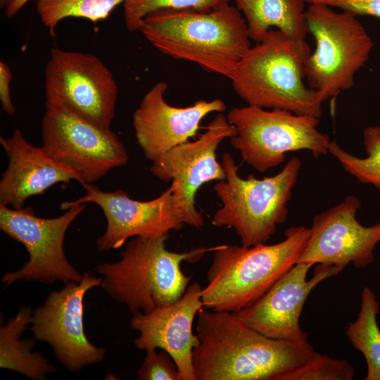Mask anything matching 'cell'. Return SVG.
<instances>
[{
  "label": "cell",
  "instance_id": "4dcf8cb0",
  "mask_svg": "<svg viewBox=\"0 0 380 380\" xmlns=\"http://www.w3.org/2000/svg\"><path fill=\"white\" fill-rule=\"evenodd\" d=\"M10 0H0L1 8L6 7Z\"/></svg>",
  "mask_w": 380,
  "mask_h": 380
},
{
  "label": "cell",
  "instance_id": "9a60e30c",
  "mask_svg": "<svg viewBox=\"0 0 380 380\" xmlns=\"http://www.w3.org/2000/svg\"><path fill=\"white\" fill-rule=\"evenodd\" d=\"M311 263L298 262L249 306L234 312L248 326L275 339L307 341L308 334L299 323L311 291L322 281L338 275L343 267L317 264L307 279Z\"/></svg>",
  "mask_w": 380,
  "mask_h": 380
},
{
  "label": "cell",
  "instance_id": "52a82bcc",
  "mask_svg": "<svg viewBox=\"0 0 380 380\" xmlns=\"http://www.w3.org/2000/svg\"><path fill=\"white\" fill-rule=\"evenodd\" d=\"M308 33L315 49L305 65L310 88L329 99L351 89L355 75L365 64L373 42L357 16L321 4H309L305 11Z\"/></svg>",
  "mask_w": 380,
  "mask_h": 380
},
{
  "label": "cell",
  "instance_id": "2e32d148",
  "mask_svg": "<svg viewBox=\"0 0 380 380\" xmlns=\"http://www.w3.org/2000/svg\"><path fill=\"white\" fill-rule=\"evenodd\" d=\"M360 201L348 196L338 205L317 214L309 228V239L298 262L355 268L370 265L380 242V222L369 227L356 218Z\"/></svg>",
  "mask_w": 380,
  "mask_h": 380
},
{
  "label": "cell",
  "instance_id": "e0dca14e",
  "mask_svg": "<svg viewBox=\"0 0 380 380\" xmlns=\"http://www.w3.org/2000/svg\"><path fill=\"white\" fill-rule=\"evenodd\" d=\"M203 287L198 282L190 284L176 302L158 308L148 313L133 314L131 327L139 332L134 344L140 350L160 348L175 362L179 380H196L193 352L199 340L194 333L196 315L203 308Z\"/></svg>",
  "mask_w": 380,
  "mask_h": 380
},
{
  "label": "cell",
  "instance_id": "83f0119b",
  "mask_svg": "<svg viewBox=\"0 0 380 380\" xmlns=\"http://www.w3.org/2000/svg\"><path fill=\"white\" fill-rule=\"evenodd\" d=\"M307 4H321L359 15L380 18V0H305Z\"/></svg>",
  "mask_w": 380,
  "mask_h": 380
},
{
  "label": "cell",
  "instance_id": "6da1fadb",
  "mask_svg": "<svg viewBox=\"0 0 380 380\" xmlns=\"http://www.w3.org/2000/svg\"><path fill=\"white\" fill-rule=\"evenodd\" d=\"M196 331V380H282L317 353L308 341L268 337L230 312L203 308Z\"/></svg>",
  "mask_w": 380,
  "mask_h": 380
},
{
  "label": "cell",
  "instance_id": "3957f363",
  "mask_svg": "<svg viewBox=\"0 0 380 380\" xmlns=\"http://www.w3.org/2000/svg\"><path fill=\"white\" fill-rule=\"evenodd\" d=\"M310 53L305 40L271 29L237 64L230 79L233 89L248 105L319 118L328 98L304 82Z\"/></svg>",
  "mask_w": 380,
  "mask_h": 380
},
{
  "label": "cell",
  "instance_id": "ba28073f",
  "mask_svg": "<svg viewBox=\"0 0 380 380\" xmlns=\"http://www.w3.org/2000/svg\"><path fill=\"white\" fill-rule=\"evenodd\" d=\"M227 118L236 129L232 146L260 172L283 163L288 152L306 150L316 158L329 152L331 140L315 116L247 104L232 108Z\"/></svg>",
  "mask_w": 380,
  "mask_h": 380
},
{
  "label": "cell",
  "instance_id": "ac0fdd59",
  "mask_svg": "<svg viewBox=\"0 0 380 380\" xmlns=\"http://www.w3.org/2000/svg\"><path fill=\"white\" fill-rule=\"evenodd\" d=\"M167 84L156 83L144 96L132 116L138 145L153 161L160 155L196 136L203 119L226 110L220 99L198 100L186 107H175L165 100Z\"/></svg>",
  "mask_w": 380,
  "mask_h": 380
},
{
  "label": "cell",
  "instance_id": "5b68a950",
  "mask_svg": "<svg viewBox=\"0 0 380 380\" xmlns=\"http://www.w3.org/2000/svg\"><path fill=\"white\" fill-rule=\"evenodd\" d=\"M309 234V228L296 226L274 244L217 246L202 289L203 308L236 312L253 303L298 263Z\"/></svg>",
  "mask_w": 380,
  "mask_h": 380
},
{
  "label": "cell",
  "instance_id": "44dd1931",
  "mask_svg": "<svg viewBox=\"0 0 380 380\" xmlns=\"http://www.w3.org/2000/svg\"><path fill=\"white\" fill-rule=\"evenodd\" d=\"M30 308H20L17 315L0 327V367L20 372L35 379H45L56 368L40 353H32L35 338L20 339L32 322Z\"/></svg>",
  "mask_w": 380,
  "mask_h": 380
},
{
  "label": "cell",
  "instance_id": "30bf717a",
  "mask_svg": "<svg viewBox=\"0 0 380 380\" xmlns=\"http://www.w3.org/2000/svg\"><path fill=\"white\" fill-rule=\"evenodd\" d=\"M84 208V204L75 205L61 216L44 218L37 216L31 207L13 209L0 205L1 230L23 244L29 253L23 267L5 273L2 282L6 285L20 279L46 284L58 280L80 282L83 275L68 261L63 243L68 227Z\"/></svg>",
  "mask_w": 380,
  "mask_h": 380
},
{
  "label": "cell",
  "instance_id": "5bb4252c",
  "mask_svg": "<svg viewBox=\"0 0 380 380\" xmlns=\"http://www.w3.org/2000/svg\"><path fill=\"white\" fill-rule=\"evenodd\" d=\"M82 186L85 194L77 200L63 202L61 208L67 210L84 203L101 208L107 220L105 233L96 240L101 251L118 249L132 237L169 234L184 225L176 208L171 186L157 198L146 201L131 198L122 189L104 191L92 183Z\"/></svg>",
  "mask_w": 380,
  "mask_h": 380
},
{
  "label": "cell",
  "instance_id": "4fadbf2b",
  "mask_svg": "<svg viewBox=\"0 0 380 380\" xmlns=\"http://www.w3.org/2000/svg\"><path fill=\"white\" fill-rule=\"evenodd\" d=\"M46 94L77 113L110 128L118 88L110 70L96 56L53 48L45 68Z\"/></svg>",
  "mask_w": 380,
  "mask_h": 380
},
{
  "label": "cell",
  "instance_id": "484cf974",
  "mask_svg": "<svg viewBox=\"0 0 380 380\" xmlns=\"http://www.w3.org/2000/svg\"><path fill=\"white\" fill-rule=\"evenodd\" d=\"M355 370L347 360L316 353L305 363L286 374L282 380H351Z\"/></svg>",
  "mask_w": 380,
  "mask_h": 380
},
{
  "label": "cell",
  "instance_id": "9c48e42d",
  "mask_svg": "<svg viewBox=\"0 0 380 380\" xmlns=\"http://www.w3.org/2000/svg\"><path fill=\"white\" fill-rule=\"evenodd\" d=\"M46 97L42 146L75 171L84 184L94 183L128 163L125 146L110 128L72 110L53 95L46 94Z\"/></svg>",
  "mask_w": 380,
  "mask_h": 380
},
{
  "label": "cell",
  "instance_id": "603a6c76",
  "mask_svg": "<svg viewBox=\"0 0 380 380\" xmlns=\"http://www.w3.org/2000/svg\"><path fill=\"white\" fill-rule=\"evenodd\" d=\"M125 0H37L36 11L44 26L53 36L63 19L82 18L92 22L105 20Z\"/></svg>",
  "mask_w": 380,
  "mask_h": 380
},
{
  "label": "cell",
  "instance_id": "cb8c5ba5",
  "mask_svg": "<svg viewBox=\"0 0 380 380\" xmlns=\"http://www.w3.org/2000/svg\"><path fill=\"white\" fill-rule=\"evenodd\" d=\"M364 146L367 156H355L343 149L336 141H331L329 152L343 169L358 181L371 184L380 189V127L370 126L363 132Z\"/></svg>",
  "mask_w": 380,
  "mask_h": 380
},
{
  "label": "cell",
  "instance_id": "ffe728a7",
  "mask_svg": "<svg viewBox=\"0 0 380 380\" xmlns=\"http://www.w3.org/2000/svg\"><path fill=\"white\" fill-rule=\"evenodd\" d=\"M244 15L249 37L260 42L275 27L284 34L305 40L308 33L305 0H234Z\"/></svg>",
  "mask_w": 380,
  "mask_h": 380
},
{
  "label": "cell",
  "instance_id": "277c9868",
  "mask_svg": "<svg viewBox=\"0 0 380 380\" xmlns=\"http://www.w3.org/2000/svg\"><path fill=\"white\" fill-rule=\"evenodd\" d=\"M169 234L133 237L119 260L96 265L102 277L101 288L115 300L125 304L132 314L148 313L179 300L190 284L191 277L182 262L194 263L216 246L200 247L177 253L167 250Z\"/></svg>",
  "mask_w": 380,
  "mask_h": 380
},
{
  "label": "cell",
  "instance_id": "7402d4cb",
  "mask_svg": "<svg viewBox=\"0 0 380 380\" xmlns=\"http://www.w3.org/2000/svg\"><path fill=\"white\" fill-rule=\"evenodd\" d=\"M357 319L346 328V335L355 349L364 355L367 373L365 380H380V329L376 316L379 305L372 290L365 286Z\"/></svg>",
  "mask_w": 380,
  "mask_h": 380
},
{
  "label": "cell",
  "instance_id": "7a4b0ae2",
  "mask_svg": "<svg viewBox=\"0 0 380 380\" xmlns=\"http://www.w3.org/2000/svg\"><path fill=\"white\" fill-rule=\"evenodd\" d=\"M138 31L158 51L229 80L251 47L244 17L229 4L207 11L159 9Z\"/></svg>",
  "mask_w": 380,
  "mask_h": 380
},
{
  "label": "cell",
  "instance_id": "f546056e",
  "mask_svg": "<svg viewBox=\"0 0 380 380\" xmlns=\"http://www.w3.org/2000/svg\"><path fill=\"white\" fill-rule=\"evenodd\" d=\"M30 0H10L6 6V15L12 18Z\"/></svg>",
  "mask_w": 380,
  "mask_h": 380
},
{
  "label": "cell",
  "instance_id": "d4e9b609",
  "mask_svg": "<svg viewBox=\"0 0 380 380\" xmlns=\"http://www.w3.org/2000/svg\"><path fill=\"white\" fill-rule=\"evenodd\" d=\"M231 0H125L124 18L126 27L138 31L142 19L159 9H191L207 11L229 4Z\"/></svg>",
  "mask_w": 380,
  "mask_h": 380
},
{
  "label": "cell",
  "instance_id": "f1b7e54d",
  "mask_svg": "<svg viewBox=\"0 0 380 380\" xmlns=\"http://www.w3.org/2000/svg\"><path fill=\"white\" fill-rule=\"evenodd\" d=\"M13 74L9 65L4 61H0V101L1 110L7 115L12 116L15 113V108L11 96L10 84Z\"/></svg>",
  "mask_w": 380,
  "mask_h": 380
},
{
  "label": "cell",
  "instance_id": "7c38bea8",
  "mask_svg": "<svg viewBox=\"0 0 380 380\" xmlns=\"http://www.w3.org/2000/svg\"><path fill=\"white\" fill-rule=\"evenodd\" d=\"M102 277L83 274L80 282L70 281L51 291L44 304L32 314V332L36 340L46 342L55 356L70 372L103 360L106 349L92 344L84 329V297L90 289L101 286Z\"/></svg>",
  "mask_w": 380,
  "mask_h": 380
},
{
  "label": "cell",
  "instance_id": "8992f818",
  "mask_svg": "<svg viewBox=\"0 0 380 380\" xmlns=\"http://www.w3.org/2000/svg\"><path fill=\"white\" fill-rule=\"evenodd\" d=\"M221 163L225 178L218 181L213 189L222 206L213 217V225L234 229L244 246L266 243L287 217L300 160L293 157L278 174L261 179L253 175L241 177L229 153H224Z\"/></svg>",
  "mask_w": 380,
  "mask_h": 380
},
{
  "label": "cell",
  "instance_id": "4316f807",
  "mask_svg": "<svg viewBox=\"0 0 380 380\" xmlns=\"http://www.w3.org/2000/svg\"><path fill=\"white\" fill-rule=\"evenodd\" d=\"M137 372L139 380H179V371L172 357L165 350H148Z\"/></svg>",
  "mask_w": 380,
  "mask_h": 380
},
{
  "label": "cell",
  "instance_id": "8fae6325",
  "mask_svg": "<svg viewBox=\"0 0 380 380\" xmlns=\"http://www.w3.org/2000/svg\"><path fill=\"white\" fill-rule=\"evenodd\" d=\"M235 134L234 126L219 113L197 139L179 144L152 161L151 173L161 181H172L175 204L184 224L203 226V217L196 208V193L204 184L225 178L216 151L224 139Z\"/></svg>",
  "mask_w": 380,
  "mask_h": 380
},
{
  "label": "cell",
  "instance_id": "d6986e66",
  "mask_svg": "<svg viewBox=\"0 0 380 380\" xmlns=\"http://www.w3.org/2000/svg\"><path fill=\"white\" fill-rule=\"evenodd\" d=\"M8 166L0 181V205L20 209L32 196L44 194L58 183L75 180L83 185L74 170L54 159L43 146H35L15 129L10 137H0Z\"/></svg>",
  "mask_w": 380,
  "mask_h": 380
}]
</instances>
